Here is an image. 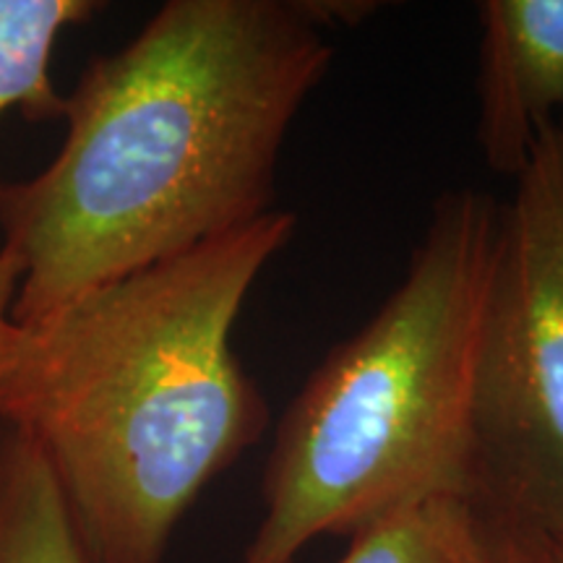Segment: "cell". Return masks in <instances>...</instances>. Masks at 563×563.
I'll return each mask as SVG.
<instances>
[{
    "label": "cell",
    "instance_id": "1",
    "mask_svg": "<svg viewBox=\"0 0 563 563\" xmlns=\"http://www.w3.org/2000/svg\"><path fill=\"white\" fill-rule=\"evenodd\" d=\"M365 3L170 0L63 97L45 170L0 183L11 319L183 256L272 211L282 146Z\"/></svg>",
    "mask_w": 563,
    "mask_h": 563
},
{
    "label": "cell",
    "instance_id": "2",
    "mask_svg": "<svg viewBox=\"0 0 563 563\" xmlns=\"http://www.w3.org/2000/svg\"><path fill=\"white\" fill-rule=\"evenodd\" d=\"M295 228L272 209L16 323L0 428L51 464L91 563H165L201 490L262 439L269 407L232 332Z\"/></svg>",
    "mask_w": 563,
    "mask_h": 563
},
{
    "label": "cell",
    "instance_id": "3",
    "mask_svg": "<svg viewBox=\"0 0 563 563\" xmlns=\"http://www.w3.org/2000/svg\"><path fill=\"white\" fill-rule=\"evenodd\" d=\"M501 203L439 196L402 285L308 378L279 422L264 519L241 563H295L428 498L462 501L477 347Z\"/></svg>",
    "mask_w": 563,
    "mask_h": 563
},
{
    "label": "cell",
    "instance_id": "4",
    "mask_svg": "<svg viewBox=\"0 0 563 563\" xmlns=\"http://www.w3.org/2000/svg\"><path fill=\"white\" fill-rule=\"evenodd\" d=\"M501 207L462 504L483 563L563 545V146L555 123Z\"/></svg>",
    "mask_w": 563,
    "mask_h": 563
},
{
    "label": "cell",
    "instance_id": "5",
    "mask_svg": "<svg viewBox=\"0 0 563 563\" xmlns=\"http://www.w3.org/2000/svg\"><path fill=\"white\" fill-rule=\"evenodd\" d=\"M555 110H563V0H485L477 66L485 165L517 180Z\"/></svg>",
    "mask_w": 563,
    "mask_h": 563
},
{
    "label": "cell",
    "instance_id": "6",
    "mask_svg": "<svg viewBox=\"0 0 563 563\" xmlns=\"http://www.w3.org/2000/svg\"><path fill=\"white\" fill-rule=\"evenodd\" d=\"M0 563H91L51 464L0 428Z\"/></svg>",
    "mask_w": 563,
    "mask_h": 563
},
{
    "label": "cell",
    "instance_id": "7",
    "mask_svg": "<svg viewBox=\"0 0 563 563\" xmlns=\"http://www.w3.org/2000/svg\"><path fill=\"white\" fill-rule=\"evenodd\" d=\"M100 3L91 0H0V118L21 110L30 121H55L63 97L51 79L55 42Z\"/></svg>",
    "mask_w": 563,
    "mask_h": 563
},
{
    "label": "cell",
    "instance_id": "8",
    "mask_svg": "<svg viewBox=\"0 0 563 563\" xmlns=\"http://www.w3.org/2000/svg\"><path fill=\"white\" fill-rule=\"evenodd\" d=\"M340 563H483V555L464 504L439 496L352 534Z\"/></svg>",
    "mask_w": 563,
    "mask_h": 563
},
{
    "label": "cell",
    "instance_id": "9",
    "mask_svg": "<svg viewBox=\"0 0 563 563\" xmlns=\"http://www.w3.org/2000/svg\"><path fill=\"white\" fill-rule=\"evenodd\" d=\"M21 272L9 253L0 251V365L9 355L13 336H16V323L11 319L13 300H16Z\"/></svg>",
    "mask_w": 563,
    "mask_h": 563
},
{
    "label": "cell",
    "instance_id": "10",
    "mask_svg": "<svg viewBox=\"0 0 563 563\" xmlns=\"http://www.w3.org/2000/svg\"><path fill=\"white\" fill-rule=\"evenodd\" d=\"M551 563H563V545L559 548V551H555V555H553V561Z\"/></svg>",
    "mask_w": 563,
    "mask_h": 563
},
{
    "label": "cell",
    "instance_id": "11",
    "mask_svg": "<svg viewBox=\"0 0 563 563\" xmlns=\"http://www.w3.org/2000/svg\"><path fill=\"white\" fill-rule=\"evenodd\" d=\"M555 129H559V139H561V146H563V118H561V121H555Z\"/></svg>",
    "mask_w": 563,
    "mask_h": 563
}]
</instances>
